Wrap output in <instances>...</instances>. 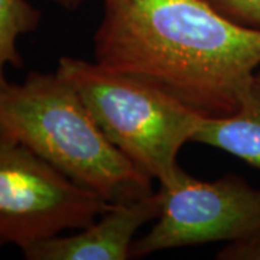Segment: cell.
Listing matches in <instances>:
<instances>
[{
    "instance_id": "cell-1",
    "label": "cell",
    "mask_w": 260,
    "mask_h": 260,
    "mask_svg": "<svg viewBox=\"0 0 260 260\" xmlns=\"http://www.w3.org/2000/svg\"><path fill=\"white\" fill-rule=\"evenodd\" d=\"M94 61L207 117L230 116L260 67V29L204 0H102Z\"/></svg>"
},
{
    "instance_id": "cell-2",
    "label": "cell",
    "mask_w": 260,
    "mask_h": 260,
    "mask_svg": "<svg viewBox=\"0 0 260 260\" xmlns=\"http://www.w3.org/2000/svg\"><path fill=\"white\" fill-rule=\"evenodd\" d=\"M0 135L109 204L155 191L153 179L104 136L73 85L56 73L29 71L22 83L0 88Z\"/></svg>"
},
{
    "instance_id": "cell-3",
    "label": "cell",
    "mask_w": 260,
    "mask_h": 260,
    "mask_svg": "<svg viewBox=\"0 0 260 260\" xmlns=\"http://www.w3.org/2000/svg\"><path fill=\"white\" fill-rule=\"evenodd\" d=\"M55 73L73 85L88 112L136 168L159 185H171L184 171L181 149L207 116L152 84L77 56L59 58Z\"/></svg>"
},
{
    "instance_id": "cell-4",
    "label": "cell",
    "mask_w": 260,
    "mask_h": 260,
    "mask_svg": "<svg viewBox=\"0 0 260 260\" xmlns=\"http://www.w3.org/2000/svg\"><path fill=\"white\" fill-rule=\"evenodd\" d=\"M16 140L0 135V247L75 232L109 207Z\"/></svg>"
},
{
    "instance_id": "cell-5",
    "label": "cell",
    "mask_w": 260,
    "mask_h": 260,
    "mask_svg": "<svg viewBox=\"0 0 260 260\" xmlns=\"http://www.w3.org/2000/svg\"><path fill=\"white\" fill-rule=\"evenodd\" d=\"M162 210L152 229L132 244V259L185 246L232 242L260 230V189L225 174L201 181L182 171L171 185H159Z\"/></svg>"
},
{
    "instance_id": "cell-6",
    "label": "cell",
    "mask_w": 260,
    "mask_h": 260,
    "mask_svg": "<svg viewBox=\"0 0 260 260\" xmlns=\"http://www.w3.org/2000/svg\"><path fill=\"white\" fill-rule=\"evenodd\" d=\"M162 210L156 189L127 203L110 204L95 220L70 236L58 234L22 249L28 260H127L139 230Z\"/></svg>"
},
{
    "instance_id": "cell-7",
    "label": "cell",
    "mask_w": 260,
    "mask_h": 260,
    "mask_svg": "<svg viewBox=\"0 0 260 260\" xmlns=\"http://www.w3.org/2000/svg\"><path fill=\"white\" fill-rule=\"evenodd\" d=\"M192 142L220 149L260 169V67L251 77L239 109L230 116L205 117Z\"/></svg>"
},
{
    "instance_id": "cell-8",
    "label": "cell",
    "mask_w": 260,
    "mask_h": 260,
    "mask_svg": "<svg viewBox=\"0 0 260 260\" xmlns=\"http://www.w3.org/2000/svg\"><path fill=\"white\" fill-rule=\"evenodd\" d=\"M41 20V10L29 0H0V88L9 83L8 67L20 68L23 65L19 39L35 32Z\"/></svg>"
},
{
    "instance_id": "cell-9",
    "label": "cell",
    "mask_w": 260,
    "mask_h": 260,
    "mask_svg": "<svg viewBox=\"0 0 260 260\" xmlns=\"http://www.w3.org/2000/svg\"><path fill=\"white\" fill-rule=\"evenodd\" d=\"M211 8L233 22L260 29V0H204Z\"/></svg>"
},
{
    "instance_id": "cell-10",
    "label": "cell",
    "mask_w": 260,
    "mask_h": 260,
    "mask_svg": "<svg viewBox=\"0 0 260 260\" xmlns=\"http://www.w3.org/2000/svg\"><path fill=\"white\" fill-rule=\"evenodd\" d=\"M218 260H260V230L246 237L232 240L218 250Z\"/></svg>"
},
{
    "instance_id": "cell-11",
    "label": "cell",
    "mask_w": 260,
    "mask_h": 260,
    "mask_svg": "<svg viewBox=\"0 0 260 260\" xmlns=\"http://www.w3.org/2000/svg\"><path fill=\"white\" fill-rule=\"evenodd\" d=\"M54 5L62 8V9L68 10V12H74V10L80 9L83 5H85L88 0H51Z\"/></svg>"
}]
</instances>
